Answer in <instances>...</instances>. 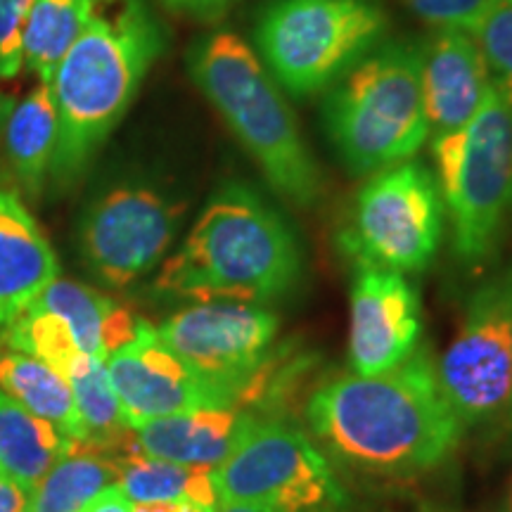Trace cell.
Here are the masks:
<instances>
[{"label":"cell","instance_id":"obj_1","mask_svg":"<svg viewBox=\"0 0 512 512\" xmlns=\"http://www.w3.org/2000/svg\"><path fill=\"white\" fill-rule=\"evenodd\" d=\"M306 420L337 460L380 477L427 472L456 451L463 422L441 389L427 347L380 375H344L320 384Z\"/></svg>","mask_w":512,"mask_h":512},{"label":"cell","instance_id":"obj_2","mask_svg":"<svg viewBox=\"0 0 512 512\" xmlns=\"http://www.w3.org/2000/svg\"><path fill=\"white\" fill-rule=\"evenodd\" d=\"M164 50L166 29L150 0H93L48 81L57 107L48 188L64 192L88 174Z\"/></svg>","mask_w":512,"mask_h":512},{"label":"cell","instance_id":"obj_3","mask_svg":"<svg viewBox=\"0 0 512 512\" xmlns=\"http://www.w3.org/2000/svg\"><path fill=\"white\" fill-rule=\"evenodd\" d=\"M302 273V242L285 216L252 185L228 181L159 266L155 290L188 302L266 306L290 294Z\"/></svg>","mask_w":512,"mask_h":512},{"label":"cell","instance_id":"obj_4","mask_svg":"<svg viewBox=\"0 0 512 512\" xmlns=\"http://www.w3.org/2000/svg\"><path fill=\"white\" fill-rule=\"evenodd\" d=\"M192 83L221 114L278 197L311 209L325 181L297 114L256 50L233 29L197 36L185 53Z\"/></svg>","mask_w":512,"mask_h":512},{"label":"cell","instance_id":"obj_5","mask_svg":"<svg viewBox=\"0 0 512 512\" xmlns=\"http://www.w3.org/2000/svg\"><path fill=\"white\" fill-rule=\"evenodd\" d=\"M320 119L351 176L415 159L427 143L422 43L384 38L323 93Z\"/></svg>","mask_w":512,"mask_h":512},{"label":"cell","instance_id":"obj_6","mask_svg":"<svg viewBox=\"0 0 512 512\" xmlns=\"http://www.w3.org/2000/svg\"><path fill=\"white\" fill-rule=\"evenodd\" d=\"M389 34L375 0H271L254 22V50L290 98L328 93Z\"/></svg>","mask_w":512,"mask_h":512},{"label":"cell","instance_id":"obj_7","mask_svg":"<svg viewBox=\"0 0 512 512\" xmlns=\"http://www.w3.org/2000/svg\"><path fill=\"white\" fill-rule=\"evenodd\" d=\"M185 214V197L162 178L143 171L121 174L83 204L76 252L93 280L124 290L164 264Z\"/></svg>","mask_w":512,"mask_h":512},{"label":"cell","instance_id":"obj_8","mask_svg":"<svg viewBox=\"0 0 512 512\" xmlns=\"http://www.w3.org/2000/svg\"><path fill=\"white\" fill-rule=\"evenodd\" d=\"M446 202L439 178L418 159L366 176L339 230L354 268L420 273L444 238Z\"/></svg>","mask_w":512,"mask_h":512},{"label":"cell","instance_id":"obj_9","mask_svg":"<svg viewBox=\"0 0 512 512\" xmlns=\"http://www.w3.org/2000/svg\"><path fill=\"white\" fill-rule=\"evenodd\" d=\"M219 505L261 503L280 512H349V494L323 451L287 420L261 418L211 470Z\"/></svg>","mask_w":512,"mask_h":512},{"label":"cell","instance_id":"obj_10","mask_svg":"<svg viewBox=\"0 0 512 512\" xmlns=\"http://www.w3.org/2000/svg\"><path fill=\"white\" fill-rule=\"evenodd\" d=\"M278 332V313L242 302H192L157 328L159 339L226 408H240Z\"/></svg>","mask_w":512,"mask_h":512},{"label":"cell","instance_id":"obj_11","mask_svg":"<svg viewBox=\"0 0 512 512\" xmlns=\"http://www.w3.org/2000/svg\"><path fill=\"white\" fill-rule=\"evenodd\" d=\"M446 401L463 427L508 413L512 396V268L467 299L463 323L437 363Z\"/></svg>","mask_w":512,"mask_h":512},{"label":"cell","instance_id":"obj_12","mask_svg":"<svg viewBox=\"0 0 512 512\" xmlns=\"http://www.w3.org/2000/svg\"><path fill=\"white\" fill-rule=\"evenodd\" d=\"M444 202L456 259L465 266L484 264L512 223V110L494 88L467 131Z\"/></svg>","mask_w":512,"mask_h":512},{"label":"cell","instance_id":"obj_13","mask_svg":"<svg viewBox=\"0 0 512 512\" xmlns=\"http://www.w3.org/2000/svg\"><path fill=\"white\" fill-rule=\"evenodd\" d=\"M427 143L441 192L451 188L470 126L491 93L489 69L477 38L465 31H434L422 43Z\"/></svg>","mask_w":512,"mask_h":512},{"label":"cell","instance_id":"obj_14","mask_svg":"<svg viewBox=\"0 0 512 512\" xmlns=\"http://www.w3.org/2000/svg\"><path fill=\"white\" fill-rule=\"evenodd\" d=\"M418 290L403 273L356 268L351 285L349 363L354 375H380L418 349Z\"/></svg>","mask_w":512,"mask_h":512},{"label":"cell","instance_id":"obj_15","mask_svg":"<svg viewBox=\"0 0 512 512\" xmlns=\"http://www.w3.org/2000/svg\"><path fill=\"white\" fill-rule=\"evenodd\" d=\"M107 370L131 430L169 415L200 408H226L166 347L157 328L147 320H140L136 337L124 349L107 358Z\"/></svg>","mask_w":512,"mask_h":512},{"label":"cell","instance_id":"obj_16","mask_svg":"<svg viewBox=\"0 0 512 512\" xmlns=\"http://www.w3.org/2000/svg\"><path fill=\"white\" fill-rule=\"evenodd\" d=\"M55 278L53 245L17 192L0 183V335Z\"/></svg>","mask_w":512,"mask_h":512},{"label":"cell","instance_id":"obj_17","mask_svg":"<svg viewBox=\"0 0 512 512\" xmlns=\"http://www.w3.org/2000/svg\"><path fill=\"white\" fill-rule=\"evenodd\" d=\"M256 420L261 418L245 408H200L138 425L133 439L145 456L214 470L235 451Z\"/></svg>","mask_w":512,"mask_h":512},{"label":"cell","instance_id":"obj_18","mask_svg":"<svg viewBox=\"0 0 512 512\" xmlns=\"http://www.w3.org/2000/svg\"><path fill=\"white\" fill-rule=\"evenodd\" d=\"M36 302L67 323L81 354L105 361L136 337L143 320L105 292L67 278H55Z\"/></svg>","mask_w":512,"mask_h":512},{"label":"cell","instance_id":"obj_19","mask_svg":"<svg viewBox=\"0 0 512 512\" xmlns=\"http://www.w3.org/2000/svg\"><path fill=\"white\" fill-rule=\"evenodd\" d=\"M0 143L19 188L29 197H41L50 183L57 145V107L48 81L10 105L0 121Z\"/></svg>","mask_w":512,"mask_h":512},{"label":"cell","instance_id":"obj_20","mask_svg":"<svg viewBox=\"0 0 512 512\" xmlns=\"http://www.w3.org/2000/svg\"><path fill=\"white\" fill-rule=\"evenodd\" d=\"M69 441L50 422L36 418L15 399L0 392V472L34 491L60 460L72 451Z\"/></svg>","mask_w":512,"mask_h":512},{"label":"cell","instance_id":"obj_21","mask_svg":"<svg viewBox=\"0 0 512 512\" xmlns=\"http://www.w3.org/2000/svg\"><path fill=\"white\" fill-rule=\"evenodd\" d=\"M0 392L15 399L36 418L50 422L74 444L83 441L69 380L46 361L19 351L0 354Z\"/></svg>","mask_w":512,"mask_h":512},{"label":"cell","instance_id":"obj_22","mask_svg":"<svg viewBox=\"0 0 512 512\" xmlns=\"http://www.w3.org/2000/svg\"><path fill=\"white\" fill-rule=\"evenodd\" d=\"M64 377L72 387L76 413L83 430L81 444L102 448L124 456L136 448L133 430L126 425L117 394H114L110 370L105 358L79 354L69 363Z\"/></svg>","mask_w":512,"mask_h":512},{"label":"cell","instance_id":"obj_23","mask_svg":"<svg viewBox=\"0 0 512 512\" xmlns=\"http://www.w3.org/2000/svg\"><path fill=\"white\" fill-rule=\"evenodd\" d=\"M119 458V453L74 444L31 491L29 512H83L102 489L117 484Z\"/></svg>","mask_w":512,"mask_h":512},{"label":"cell","instance_id":"obj_24","mask_svg":"<svg viewBox=\"0 0 512 512\" xmlns=\"http://www.w3.org/2000/svg\"><path fill=\"white\" fill-rule=\"evenodd\" d=\"M117 486L133 503L192 501L219 510V494L209 467L169 463L145 456L138 448L119 458Z\"/></svg>","mask_w":512,"mask_h":512},{"label":"cell","instance_id":"obj_25","mask_svg":"<svg viewBox=\"0 0 512 512\" xmlns=\"http://www.w3.org/2000/svg\"><path fill=\"white\" fill-rule=\"evenodd\" d=\"M93 0H34L27 38L24 72L36 81H50L62 55L86 22Z\"/></svg>","mask_w":512,"mask_h":512},{"label":"cell","instance_id":"obj_26","mask_svg":"<svg viewBox=\"0 0 512 512\" xmlns=\"http://www.w3.org/2000/svg\"><path fill=\"white\" fill-rule=\"evenodd\" d=\"M3 342L8 344L10 351H19L38 361H46L48 366L67 373L69 363L81 354L76 349L72 332H69L67 323L57 318L53 311L36 302L29 304V309L19 313L15 323L3 332Z\"/></svg>","mask_w":512,"mask_h":512},{"label":"cell","instance_id":"obj_27","mask_svg":"<svg viewBox=\"0 0 512 512\" xmlns=\"http://www.w3.org/2000/svg\"><path fill=\"white\" fill-rule=\"evenodd\" d=\"M491 88L512 110V0H491L475 34Z\"/></svg>","mask_w":512,"mask_h":512},{"label":"cell","instance_id":"obj_28","mask_svg":"<svg viewBox=\"0 0 512 512\" xmlns=\"http://www.w3.org/2000/svg\"><path fill=\"white\" fill-rule=\"evenodd\" d=\"M34 0H0V121L15 98L10 86L24 72V38Z\"/></svg>","mask_w":512,"mask_h":512},{"label":"cell","instance_id":"obj_29","mask_svg":"<svg viewBox=\"0 0 512 512\" xmlns=\"http://www.w3.org/2000/svg\"><path fill=\"white\" fill-rule=\"evenodd\" d=\"M401 3L434 31L475 34L491 0H401Z\"/></svg>","mask_w":512,"mask_h":512},{"label":"cell","instance_id":"obj_30","mask_svg":"<svg viewBox=\"0 0 512 512\" xmlns=\"http://www.w3.org/2000/svg\"><path fill=\"white\" fill-rule=\"evenodd\" d=\"M242 0H162L166 10L200 24H216L228 17Z\"/></svg>","mask_w":512,"mask_h":512},{"label":"cell","instance_id":"obj_31","mask_svg":"<svg viewBox=\"0 0 512 512\" xmlns=\"http://www.w3.org/2000/svg\"><path fill=\"white\" fill-rule=\"evenodd\" d=\"M31 491L0 472V512H29Z\"/></svg>","mask_w":512,"mask_h":512},{"label":"cell","instance_id":"obj_32","mask_svg":"<svg viewBox=\"0 0 512 512\" xmlns=\"http://www.w3.org/2000/svg\"><path fill=\"white\" fill-rule=\"evenodd\" d=\"M133 501L128 498L117 484H110L107 489H102L98 496L88 503V508L83 512H131Z\"/></svg>","mask_w":512,"mask_h":512},{"label":"cell","instance_id":"obj_33","mask_svg":"<svg viewBox=\"0 0 512 512\" xmlns=\"http://www.w3.org/2000/svg\"><path fill=\"white\" fill-rule=\"evenodd\" d=\"M216 512H280L271 508V505H261V503H223L219 505Z\"/></svg>","mask_w":512,"mask_h":512},{"label":"cell","instance_id":"obj_34","mask_svg":"<svg viewBox=\"0 0 512 512\" xmlns=\"http://www.w3.org/2000/svg\"><path fill=\"white\" fill-rule=\"evenodd\" d=\"M176 501H157V503H133L131 512H174Z\"/></svg>","mask_w":512,"mask_h":512},{"label":"cell","instance_id":"obj_35","mask_svg":"<svg viewBox=\"0 0 512 512\" xmlns=\"http://www.w3.org/2000/svg\"><path fill=\"white\" fill-rule=\"evenodd\" d=\"M174 512H216V510L204 508V505L192 503V501H176V510Z\"/></svg>","mask_w":512,"mask_h":512},{"label":"cell","instance_id":"obj_36","mask_svg":"<svg viewBox=\"0 0 512 512\" xmlns=\"http://www.w3.org/2000/svg\"><path fill=\"white\" fill-rule=\"evenodd\" d=\"M501 512H512V479L505 486V494H503V501H501Z\"/></svg>","mask_w":512,"mask_h":512},{"label":"cell","instance_id":"obj_37","mask_svg":"<svg viewBox=\"0 0 512 512\" xmlns=\"http://www.w3.org/2000/svg\"><path fill=\"white\" fill-rule=\"evenodd\" d=\"M508 418H510V425H512V396H510V406H508Z\"/></svg>","mask_w":512,"mask_h":512}]
</instances>
